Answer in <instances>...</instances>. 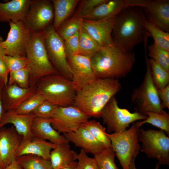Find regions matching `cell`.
<instances>
[{
	"label": "cell",
	"mask_w": 169,
	"mask_h": 169,
	"mask_svg": "<svg viewBox=\"0 0 169 169\" xmlns=\"http://www.w3.org/2000/svg\"><path fill=\"white\" fill-rule=\"evenodd\" d=\"M141 8L128 6L114 17L111 33L113 44L125 50L133 49L151 37L145 27L146 18Z\"/></svg>",
	"instance_id": "6da1fadb"
},
{
	"label": "cell",
	"mask_w": 169,
	"mask_h": 169,
	"mask_svg": "<svg viewBox=\"0 0 169 169\" xmlns=\"http://www.w3.org/2000/svg\"><path fill=\"white\" fill-rule=\"evenodd\" d=\"M121 88L118 79L96 78L77 92L73 105L89 118H99L105 105Z\"/></svg>",
	"instance_id": "7a4b0ae2"
},
{
	"label": "cell",
	"mask_w": 169,
	"mask_h": 169,
	"mask_svg": "<svg viewBox=\"0 0 169 169\" xmlns=\"http://www.w3.org/2000/svg\"><path fill=\"white\" fill-rule=\"evenodd\" d=\"M135 53L125 50L113 44L101 47L90 57L96 78L118 79L129 73L136 62Z\"/></svg>",
	"instance_id": "3957f363"
},
{
	"label": "cell",
	"mask_w": 169,
	"mask_h": 169,
	"mask_svg": "<svg viewBox=\"0 0 169 169\" xmlns=\"http://www.w3.org/2000/svg\"><path fill=\"white\" fill-rule=\"evenodd\" d=\"M27 63L29 70V84L34 86L41 78L48 75L59 74L50 62L45 44L44 30L30 32L26 50Z\"/></svg>",
	"instance_id": "277c9868"
},
{
	"label": "cell",
	"mask_w": 169,
	"mask_h": 169,
	"mask_svg": "<svg viewBox=\"0 0 169 169\" xmlns=\"http://www.w3.org/2000/svg\"><path fill=\"white\" fill-rule=\"evenodd\" d=\"M36 86V92L45 100L60 107L73 105L77 92L71 81L59 74L41 78Z\"/></svg>",
	"instance_id": "5b68a950"
},
{
	"label": "cell",
	"mask_w": 169,
	"mask_h": 169,
	"mask_svg": "<svg viewBox=\"0 0 169 169\" xmlns=\"http://www.w3.org/2000/svg\"><path fill=\"white\" fill-rule=\"evenodd\" d=\"M140 127L135 122L128 130L107 134L122 169H129L131 161L141 151L139 136Z\"/></svg>",
	"instance_id": "8992f818"
},
{
	"label": "cell",
	"mask_w": 169,
	"mask_h": 169,
	"mask_svg": "<svg viewBox=\"0 0 169 169\" xmlns=\"http://www.w3.org/2000/svg\"><path fill=\"white\" fill-rule=\"evenodd\" d=\"M144 50L146 72L142 83L134 90L131 95L132 102L136 107V112L143 115L149 111L161 112L164 111L162 108L157 89L152 79L146 47H144Z\"/></svg>",
	"instance_id": "52a82bcc"
},
{
	"label": "cell",
	"mask_w": 169,
	"mask_h": 169,
	"mask_svg": "<svg viewBox=\"0 0 169 169\" xmlns=\"http://www.w3.org/2000/svg\"><path fill=\"white\" fill-rule=\"evenodd\" d=\"M162 130H139L141 151L149 158L156 159L160 165H169V137Z\"/></svg>",
	"instance_id": "ba28073f"
},
{
	"label": "cell",
	"mask_w": 169,
	"mask_h": 169,
	"mask_svg": "<svg viewBox=\"0 0 169 169\" xmlns=\"http://www.w3.org/2000/svg\"><path fill=\"white\" fill-rule=\"evenodd\" d=\"M100 118L107 126L108 133L124 131L130 124L139 120H145L146 115L135 112L131 113L126 109L119 107L115 97H112L103 109Z\"/></svg>",
	"instance_id": "9c48e42d"
},
{
	"label": "cell",
	"mask_w": 169,
	"mask_h": 169,
	"mask_svg": "<svg viewBox=\"0 0 169 169\" xmlns=\"http://www.w3.org/2000/svg\"><path fill=\"white\" fill-rule=\"evenodd\" d=\"M45 44L47 54L52 64L61 75L71 80L63 40L54 28L52 24L44 30Z\"/></svg>",
	"instance_id": "30bf717a"
},
{
	"label": "cell",
	"mask_w": 169,
	"mask_h": 169,
	"mask_svg": "<svg viewBox=\"0 0 169 169\" xmlns=\"http://www.w3.org/2000/svg\"><path fill=\"white\" fill-rule=\"evenodd\" d=\"M54 11L51 1L32 0L23 22L30 32L44 30L53 22Z\"/></svg>",
	"instance_id": "8fae6325"
},
{
	"label": "cell",
	"mask_w": 169,
	"mask_h": 169,
	"mask_svg": "<svg viewBox=\"0 0 169 169\" xmlns=\"http://www.w3.org/2000/svg\"><path fill=\"white\" fill-rule=\"evenodd\" d=\"M9 23L10 28L7 38L1 44L4 50L5 55L26 57V50L30 32L23 22Z\"/></svg>",
	"instance_id": "7c38bea8"
},
{
	"label": "cell",
	"mask_w": 169,
	"mask_h": 169,
	"mask_svg": "<svg viewBox=\"0 0 169 169\" xmlns=\"http://www.w3.org/2000/svg\"><path fill=\"white\" fill-rule=\"evenodd\" d=\"M89 117L73 105L62 107L58 106L51 119L53 128L64 134L74 131Z\"/></svg>",
	"instance_id": "4fadbf2b"
},
{
	"label": "cell",
	"mask_w": 169,
	"mask_h": 169,
	"mask_svg": "<svg viewBox=\"0 0 169 169\" xmlns=\"http://www.w3.org/2000/svg\"><path fill=\"white\" fill-rule=\"evenodd\" d=\"M128 6L143 8L147 16L157 27L169 32V0H126Z\"/></svg>",
	"instance_id": "5bb4252c"
},
{
	"label": "cell",
	"mask_w": 169,
	"mask_h": 169,
	"mask_svg": "<svg viewBox=\"0 0 169 169\" xmlns=\"http://www.w3.org/2000/svg\"><path fill=\"white\" fill-rule=\"evenodd\" d=\"M67 59L72 76L71 81L77 92L96 78L90 57L77 54L67 56Z\"/></svg>",
	"instance_id": "9a60e30c"
},
{
	"label": "cell",
	"mask_w": 169,
	"mask_h": 169,
	"mask_svg": "<svg viewBox=\"0 0 169 169\" xmlns=\"http://www.w3.org/2000/svg\"><path fill=\"white\" fill-rule=\"evenodd\" d=\"M23 136L13 126L0 130V161L3 169L16 160V153Z\"/></svg>",
	"instance_id": "2e32d148"
},
{
	"label": "cell",
	"mask_w": 169,
	"mask_h": 169,
	"mask_svg": "<svg viewBox=\"0 0 169 169\" xmlns=\"http://www.w3.org/2000/svg\"><path fill=\"white\" fill-rule=\"evenodd\" d=\"M114 17L98 20L83 19L82 26L101 47L113 44L111 33Z\"/></svg>",
	"instance_id": "e0dca14e"
},
{
	"label": "cell",
	"mask_w": 169,
	"mask_h": 169,
	"mask_svg": "<svg viewBox=\"0 0 169 169\" xmlns=\"http://www.w3.org/2000/svg\"><path fill=\"white\" fill-rule=\"evenodd\" d=\"M57 145L33 134L31 136L23 138L16 151V157L25 155L31 154L49 160L50 151Z\"/></svg>",
	"instance_id": "ac0fdd59"
},
{
	"label": "cell",
	"mask_w": 169,
	"mask_h": 169,
	"mask_svg": "<svg viewBox=\"0 0 169 169\" xmlns=\"http://www.w3.org/2000/svg\"><path fill=\"white\" fill-rule=\"evenodd\" d=\"M37 92L36 85L23 88L16 85H7L3 88L1 96L6 111L14 110L23 102Z\"/></svg>",
	"instance_id": "d6986e66"
},
{
	"label": "cell",
	"mask_w": 169,
	"mask_h": 169,
	"mask_svg": "<svg viewBox=\"0 0 169 169\" xmlns=\"http://www.w3.org/2000/svg\"><path fill=\"white\" fill-rule=\"evenodd\" d=\"M63 135L69 142H71L87 153L94 155L106 148L86 129L81 125L74 131Z\"/></svg>",
	"instance_id": "ffe728a7"
},
{
	"label": "cell",
	"mask_w": 169,
	"mask_h": 169,
	"mask_svg": "<svg viewBox=\"0 0 169 169\" xmlns=\"http://www.w3.org/2000/svg\"><path fill=\"white\" fill-rule=\"evenodd\" d=\"M32 0H12L0 3V22H24Z\"/></svg>",
	"instance_id": "44dd1931"
},
{
	"label": "cell",
	"mask_w": 169,
	"mask_h": 169,
	"mask_svg": "<svg viewBox=\"0 0 169 169\" xmlns=\"http://www.w3.org/2000/svg\"><path fill=\"white\" fill-rule=\"evenodd\" d=\"M35 117L32 113L21 114L13 110L7 111L4 113L1 118L0 128L6 124H11L23 138L29 137L33 135L31 126Z\"/></svg>",
	"instance_id": "7402d4cb"
},
{
	"label": "cell",
	"mask_w": 169,
	"mask_h": 169,
	"mask_svg": "<svg viewBox=\"0 0 169 169\" xmlns=\"http://www.w3.org/2000/svg\"><path fill=\"white\" fill-rule=\"evenodd\" d=\"M51 118H42L35 117L31 126L33 134L43 140H48L56 145L69 143L64 135H61L52 126Z\"/></svg>",
	"instance_id": "603a6c76"
},
{
	"label": "cell",
	"mask_w": 169,
	"mask_h": 169,
	"mask_svg": "<svg viewBox=\"0 0 169 169\" xmlns=\"http://www.w3.org/2000/svg\"><path fill=\"white\" fill-rule=\"evenodd\" d=\"M127 7L125 0H108L95 8L83 19L98 20L114 17Z\"/></svg>",
	"instance_id": "cb8c5ba5"
},
{
	"label": "cell",
	"mask_w": 169,
	"mask_h": 169,
	"mask_svg": "<svg viewBox=\"0 0 169 169\" xmlns=\"http://www.w3.org/2000/svg\"><path fill=\"white\" fill-rule=\"evenodd\" d=\"M78 153L71 149L69 143L57 145L51 151L49 160L53 169H60L77 160Z\"/></svg>",
	"instance_id": "d4e9b609"
},
{
	"label": "cell",
	"mask_w": 169,
	"mask_h": 169,
	"mask_svg": "<svg viewBox=\"0 0 169 169\" xmlns=\"http://www.w3.org/2000/svg\"><path fill=\"white\" fill-rule=\"evenodd\" d=\"M53 6L54 18L52 24L56 31L61 24L72 13L79 0H52Z\"/></svg>",
	"instance_id": "484cf974"
},
{
	"label": "cell",
	"mask_w": 169,
	"mask_h": 169,
	"mask_svg": "<svg viewBox=\"0 0 169 169\" xmlns=\"http://www.w3.org/2000/svg\"><path fill=\"white\" fill-rule=\"evenodd\" d=\"M79 54L91 57L101 47L82 26L79 31Z\"/></svg>",
	"instance_id": "4316f807"
},
{
	"label": "cell",
	"mask_w": 169,
	"mask_h": 169,
	"mask_svg": "<svg viewBox=\"0 0 169 169\" xmlns=\"http://www.w3.org/2000/svg\"><path fill=\"white\" fill-rule=\"evenodd\" d=\"M147 118L142 121L136 123L139 127L148 123L164 131L169 136V115L165 110L161 112L149 111L145 113Z\"/></svg>",
	"instance_id": "83f0119b"
},
{
	"label": "cell",
	"mask_w": 169,
	"mask_h": 169,
	"mask_svg": "<svg viewBox=\"0 0 169 169\" xmlns=\"http://www.w3.org/2000/svg\"><path fill=\"white\" fill-rule=\"evenodd\" d=\"M16 159L23 169H53L49 160L37 155H25Z\"/></svg>",
	"instance_id": "f1b7e54d"
},
{
	"label": "cell",
	"mask_w": 169,
	"mask_h": 169,
	"mask_svg": "<svg viewBox=\"0 0 169 169\" xmlns=\"http://www.w3.org/2000/svg\"><path fill=\"white\" fill-rule=\"evenodd\" d=\"M90 133L106 148L111 147V141L107 135L106 128L99 121L95 120H88L81 125Z\"/></svg>",
	"instance_id": "f546056e"
},
{
	"label": "cell",
	"mask_w": 169,
	"mask_h": 169,
	"mask_svg": "<svg viewBox=\"0 0 169 169\" xmlns=\"http://www.w3.org/2000/svg\"><path fill=\"white\" fill-rule=\"evenodd\" d=\"M145 27L154 40V42L165 49L169 51V33L157 27L147 17Z\"/></svg>",
	"instance_id": "4dcf8cb0"
},
{
	"label": "cell",
	"mask_w": 169,
	"mask_h": 169,
	"mask_svg": "<svg viewBox=\"0 0 169 169\" xmlns=\"http://www.w3.org/2000/svg\"><path fill=\"white\" fill-rule=\"evenodd\" d=\"M148 59L153 82L157 90L169 84V71L164 69L151 59Z\"/></svg>",
	"instance_id": "1f68e13d"
},
{
	"label": "cell",
	"mask_w": 169,
	"mask_h": 169,
	"mask_svg": "<svg viewBox=\"0 0 169 169\" xmlns=\"http://www.w3.org/2000/svg\"><path fill=\"white\" fill-rule=\"evenodd\" d=\"M115 156L112 146L94 155L99 169H119L115 163Z\"/></svg>",
	"instance_id": "d6a6232c"
},
{
	"label": "cell",
	"mask_w": 169,
	"mask_h": 169,
	"mask_svg": "<svg viewBox=\"0 0 169 169\" xmlns=\"http://www.w3.org/2000/svg\"><path fill=\"white\" fill-rule=\"evenodd\" d=\"M83 19L72 17L67 22H64L56 31L63 41L79 31L82 26Z\"/></svg>",
	"instance_id": "836d02e7"
},
{
	"label": "cell",
	"mask_w": 169,
	"mask_h": 169,
	"mask_svg": "<svg viewBox=\"0 0 169 169\" xmlns=\"http://www.w3.org/2000/svg\"><path fill=\"white\" fill-rule=\"evenodd\" d=\"M148 55L157 63L169 71V51L158 45L154 42L149 46Z\"/></svg>",
	"instance_id": "e575fe53"
},
{
	"label": "cell",
	"mask_w": 169,
	"mask_h": 169,
	"mask_svg": "<svg viewBox=\"0 0 169 169\" xmlns=\"http://www.w3.org/2000/svg\"><path fill=\"white\" fill-rule=\"evenodd\" d=\"M8 85H16L23 88L30 86L29 70L26 67L23 69L9 73Z\"/></svg>",
	"instance_id": "d590c367"
},
{
	"label": "cell",
	"mask_w": 169,
	"mask_h": 169,
	"mask_svg": "<svg viewBox=\"0 0 169 169\" xmlns=\"http://www.w3.org/2000/svg\"><path fill=\"white\" fill-rule=\"evenodd\" d=\"M44 98L37 92L23 102L13 110L18 114H25L31 113L43 101Z\"/></svg>",
	"instance_id": "8d00e7d4"
},
{
	"label": "cell",
	"mask_w": 169,
	"mask_h": 169,
	"mask_svg": "<svg viewBox=\"0 0 169 169\" xmlns=\"http://www.w3.org/2000/svg\"><path fill=\"white\" fill-rule=\"evenodd\" d=\"M58 107L54 104L45 100L32 113L36 117L42 118H52Z\"/></svg>",
	"instance_id": "74e56055"
},
{
	"label": "cell",
	"mask_w": 169,
	"mask_h": 169,
	"mask_svg": "<svg viewBox=\"0 0 169 169\" xmlns=\"http://www.w3.org/2000/svg\"><path fill=\"white\" fill-rule=\"evenodd\" d=\"M108 0H82L73 17L83 18L95 8Z\"/></svg>",
	"instance_id": "f35d334b"
},
{
	"label": "cell",
	"mask_w": 169,
	"mask_h": 169,
	"mask_svg": "<svg viewBox=\"0 0 169 169\" xmlns=\"http://www.w3.org/2000/svg\"><path fill=\"white\" fill-rule=\"evenodd\" d=\"M2 57L7 65L9 73L27 67V60L26 57H19L4 55Z\"/></svg>",
	"instance_id": "ab89813d"
},
{
	"label": "cell",
	"mask_w": 169,
	"mask_h": 169,
	"mask_svg": "<svg viewBox=\"0 0 169 169\" xmlns=\"http://www.w3.org/2000/svg\"><path fill=\"white\" fill-rule=\"evenodd\" d=\"M79 169H99L94 157H89L82 149H81L77 156Z\"/></svg>",
	"instance_id": "60d3db41"
},
{
	"label": "cell",
	"mask_w": 169,
	"mask_h": 169,
	"mask_svg": "<svg viewBox=\"0 0 169 169\" xmlns=\"http://www.w3.org/2000/svg\"><path fill=\"white\" fill-rule=\"evenodd\" d=\"M79 31L64 41L67 56L79 54Z\"/></svg>",
	"instance_id": "b9f144b4"
},
{
	"label": "cell",
	"mask_w": 169,
	"mask_h": 169,
	"mask_svg": "<svg viewBox=\"0 0 169 169\" xmlns=\"http://www.w3.org/2000/svg\"><path fill=\"white\" fill-rule=\"evenodd\" d=\"M157 90L162 108L169 109V84Z\"/></svg>",
	"instance_id": "7bdbcfd3"
},
{
	"label": "cell",
	"mask_w": 169,
	"mask_h": 169,
	"mask_svg": "<svg viewBox=\"0 0 169 169\" xmlns=\"http://www.w3.org/2000/svg\"><path fill=\"white\" fill-rule=\"evenodd\" d=\"M9 74V72L5 62L2 56H0V78L3 80L5 86L8 85Z\"/></svg>",
	"instance_id": "ee69618b"
},
{
	"label": "cell",
	"mask_w": 169,
	"mask_h": 169,
	"mask_svg": "<svg viewBox=\"0 0 169 169\" xmlns=\"http://www.w3.org/2000/svg\"><path fill=\"white\" fill-rule=\"evenodd\" d=\"M3 169H22V168L16 159Z\"/></svg>",
	"instance_id": "f6af8a7d"
},
{
	"label": "cell",
	"mask_w": 169,
	"mask_h": 169,
	"mask_svg": "<svg viewBox=\"0 0 169 169\" xmlns=\"http://www.w3.org/2000/svg\"><path fill=\"white\" fill-rule=\"evenodd\" d=\"M4 86V85H3L0 86V120L3 114L4 113L3 112L4 108L2 99L1 93L2 90Z\"/></svg>",
	"instance_id": "bcb514c9"
},
{
	"label": "cell",
	"mask_w": 169,
	"mask_h": 169,
	"mask_svg": "<svg viewBox=\"0 0 169 169\" xmlns=\"http://www.w3.org/2000/svg\"><path fill=\"white\" fill-rule=\"evenodd\" d=\"M136 158V157H134L132 160L130 164L129 169H137L135 164ZM160 165V164L158 162L156 166L155 169H159Z\"/></svg>",
	"instance_id": "7dc6e473"
},
{
	"label": "cell",
	"mask_w": 169,
	"mask_h": 169,
	"mask_svg": "<svg viewBox=\"0 0 169 169\" xmlns=\"http://www.w3.org/2000/svg\"><path fill=\"white\" fill-rule=\"evenodd\" d=\"M60 169H79L77 161H75L70 165Z\"/></svg>",
	"instance_id": "c3c4849f"
},
{
	"label": "cell",
	"mask_w": 169,
	"mask_h": 169,
	"mask_svg": "<svg viewBox=\"0 0 169 169\" xmlns=\"http://www.w3.org/2000/svg\"><path fill=\"white\" fill-rule=\"evenodd\" d=\"M3 41V38L0 36V56H2L5 55L4 50L1 45L2 42Z\"/></svg>",
	"instance_id": "681fc988"
},
{
	"label": "cell",
	"mask_w": 169,
	"mask_h": 169,
	"mask_svg": "<svg viewBox=\"0 0 169 169\" xmlns=\"http://www.w3.org/2000/svg\"><path fill=\"white\" fill-rule=\"evenodd\" d=\"M3 85H4V84L2 79L0 78V86Z\"/></svg>",
	"instance_id": "f907efd6"
},
{
	"label": "cell",
	"mask_w": 169,
	"mask_h": 169,
	"mask_svg": "<svg viewBox=\"0 0 169 169\" xmlns=\"http://www.w3.org/2000/svg\"><path fill=\"white\" fill-rule=\"evenodd\" d=\"M0 169H3V167L0 161Z\"/></svg>",
	"instance_id": "816d5d0a"
},
{
	"label": "cell",
	"mask_w": 169,
	"mask_h": 169,
	"mask_svg": "<svg viewBox=\"0 0 169 169\" xmlns=\"http://www.w3.org/2000/svg\"><path fill=\"white\" fill-rule=\"evenodd\" d=\"M22 169H23L22 168Z\"/></svg>",
	"instance_id": "f5cc1de1"
}]
</instances>
